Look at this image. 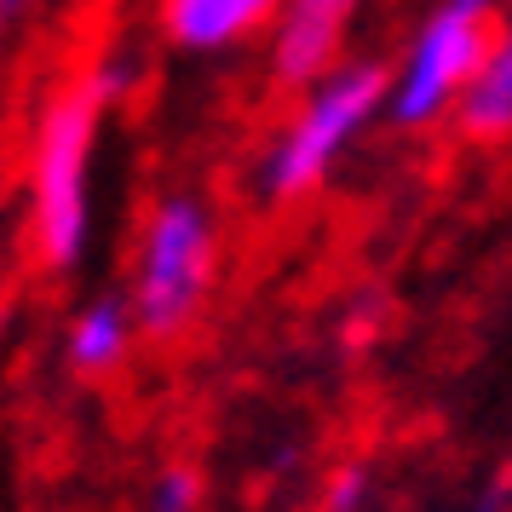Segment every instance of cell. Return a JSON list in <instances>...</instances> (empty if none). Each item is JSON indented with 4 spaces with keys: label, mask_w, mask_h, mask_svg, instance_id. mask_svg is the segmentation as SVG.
<instances>
[{
    "label": "cell",
    "mask_w": 512,
    "mask_h": 512,
    "mask_svg": "<svg viewBox=\"0 0 512 512\" xmlns=\"http://www.w3.org/2000/svg\"><path fill=\"white\" fill-rule=\"evenodd\" d=\"M104 81L81 75L64 81L41 110L35 156H29V231L47 271H70L87 254L93 236V150L104 127Z\"/></svg>",
    "instance_id": "6da1fadb"
},
{
    "label": "cell",
    "mask_w": 512,
    "mask_h": 512,
    "mask_svg": "<svg viewBox=\"0 0 512 512\" xmlns=\"http://www.w3.org/2000/svg\"><path fill=\"white\" fill-rule=\"evenodd\" d=\"M386 93H392V75L380 64H340V70L317 75L305 87V104L265 156V173H259L265 196L271 202L311 196L328 179V167L346 156V144L386 110Z\"/></svg>",
    "instance_id": "7a4b0ae2"
},
{
    "label": "cell",
    "mask_w": 512,
    "mask_h": 512,
    "mask_svg": "<svg viewBox=\"0 0 512 512\" xmlns=\"http://www.w3.org/2000/svg\"><path fill=\"white\" fill-rule=\"evenodd\" d=\"M495 0H438L426 12V24L409 41L403 70L392 75L386 93V116L403 133H426L432 121H443L461 93L478 81L489 47H495Z\"/></svg>",
    "instance_id": "3957f363"
},
{
    "label": "cell",
    "mask_w": 512,
    "mask_h": 512,
    "mask_svg": "<svg viewBox=\"0 0 512 512\" xmlns=\"http://www.w3.org/2000/svg\"><path fill=\"white\" fill-rule=\"evenodd\" d=\"M213 254H219L213 213L196 196L156 202L139 242V271H133V317L144 334L167 340L196 317V305L213 288Z\"/></svg>",
    "instance_id": "277c9868"
},
{
    "label": "cell",
    "mask_w": 512,
    "mask_h": 512,
    "mask_svg": "<svg viewBox=\"0 0 512 512\" xmlns=\"http://www.w3.org/2000/svg\"><path fill=\"white\" fill-rule=\"evenodd\" d=\"M357 6L363 0H282L271 24V75L282 87H311L334 70Z\"/></svg>",
    "instance_id": "5b68a950"
},
{
    "label": "cell",
    "mask_w": 512,
    "mask_h": 512,
    "mask_svg": "<svg viewBox=\"0 0 512 512\" xmlns=\"http://www.w3.org/2000/svg\"><path fill=\"white\" fill-rule=\"evenodd\" d=\"M282 0H167V35L185 52H225L277 24Z\"/></svg>",
    "instance_id": "8992f818"
},
{
    "label": "cell",
    "mask_w": 512,
    "mask_h": 512,
    "mask_svg": "<svg viewBox=\"0 0 512 512\" xmlns=\"http://www.w3.org/2000/svg\"><path fill=\"white\" fill-rule=\"evenodd\" d=\"M133 328H139V317H133V300H121V294H104V300L81 305L70 334H64V351H70L75 374H110L127 357V346H133Z\"/></svg>",
    "instance_id": "52a82bcc"
},
{
    "label": "cell",
    "mask_w": 512,
    "mask_h": 512,
    "mask_svg": "<svg viewBox=\"0 0 512 512\" xmlns=\"http://www.w3.org/2000/svg\"><path fill=\"white\" fill-rule=\"evenodd\" d=\"M455 121H461L466 139H507L512 133V24L495 35L478 81L455 104Z\"/></svg>",
    "instance_id": "ba28073f"
},
{
    "label": "cell",
    "mask_w": 512,
    "mask_h": 512,
    "mask_svg": "<svg viewBox=\"0 0 512 512\" xmlns=\"http://www.w3.org/2000/svg\"><path fill=\"white\" fill-rule=\"evenodd\" d=\"M196 501H202V478L190 466H167L150 484V512H196Z\"/></svg>",
    "instance_id": "9c48e42d"
},
{
    "label": "cell",
    "mask_w": 512,
    "mask_h": 512,
    "mask_svg": "<svg viewBox=\"0 0 512 512\" xmlns=\"http://www.w3.org/2000/svg\"><path fill=\"white\" fill-rule=\"evenodd\" d=\"M363 501H369V466H340L334 472V484H328V507L323 512H363Z\"/></svg>",
    "instance_id": "30bf717a"
},
{
    "label": "cell",
    "mask_w": 512,
    "mask_h": 512,
    "mask_svg": "<svg viewBox=\"0 0 512 512\" xmlns=\"http://www.w3.org/2000/svg\"><path fill=\"white\" fill-rule=\"evenodd\" d=\"M472 512H507V489H489V495H478V501H472Z\"/></svg>",
    "instance_id": "8fae6325"
},
{
    "label": "cell",
    "mask_w": 512,
    "mask_h": 512,
    "mask_svg": "<svg viewBox=\"0 0 512 512\" xmlns=\"http://www.w3.org/2000/svg\"><path fill=\"white\" fill-rule=\"evenodd\" d=\"M6 18H12V6H6V0H0V35H6Z\"/></svg>",
    "instance_id": "7c38bea8"
},
{
    "label": "cell",
    "mask_w": 512,
    "mask_h": 512,
    "mask_svg": "<svg viewBox=\"0 0 512 512\" xmlns=\"http://www.w3.org/2000/svg\"><path fill=\"white\" fill-rule=\"evenodd\" d=\"M6 6H12V12H24V6H35V0H6Z\"/></svg>",
    "instance_id": "4fadbf2b"
}]
</instances>
